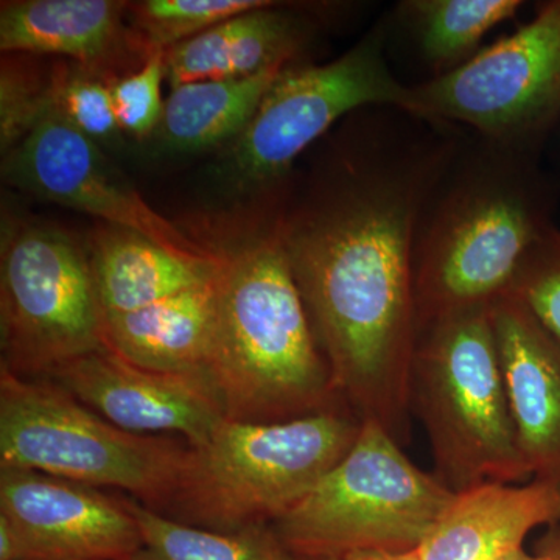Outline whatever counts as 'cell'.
I'll return each instance as SVG.
<instances>
[{
  "label": "cell",
  "instance_id": "ffe728a7",
  "mask_svg": "<svg viewBox=\"0 0 560 560\" xmlns=\"http://www.w3.org/2000/svg\"><path fill=\"white\" fill-rule=\"evenodd\" d=\"M525 5L522 0H400L385 20L390 35H400L436 79L470 61L485 36Z\"/></svg>",
  "mask_w": 560,
  "mask_h": 560
},
{
  "label": "cell",
  "instance_id": "52a82bcc",
  "mask_svg": "<svg viewBox=\"0 0 560 560\" xmlns=\"http://www.w3.org/2000/svg\"><path fill=\"white\" fill-rule=\"evenodd\" d=\"M455 495L419 469L381 423L363 420L345 458L272 528L294 558L411 551Z\"/></svg>",
  "mask_w": 560,
  "mask_h": 560
},
{
  "label": "cell",
  "instance_id": "44dd1931",
  "mask_svg": "<svg viewBox=\"0 0 560 560\" xmlns=\"http://www.w3.org/2000/svg\"><path fill=\"white\" fill-rule=\"evenodd\" d=\"M283 69L245 79L194 81L172 88L158 127L165 149L187 153L237 139Z\"/></svg>",
  "mask_w": 560,
  "mask_h": 560
},
{
  "label": "cell",
  "instance_id": "7c38bea8",
  "mask_svg": "<svg viewBox=\"0 0 560 560\" xmlns=\"http://www.w3.org/2000/svg\"><path fill=\"white\" fill-rule=\"evenodd\" d=\"M50 377L108 422L140 436L176 433L189 447H200L226 419L205 374L145 370L105 346Z\"/></svg>",
  "mask_w": 560,
  "mask_h": 560
},
{
  "label": "cell",
  "instance_id": "cb8c5ba5",
  "mask_svg": "<svg viewBox=\"0 0 560 560\" xmlns=\"http://www.w3.org/2000/svg\"><path fill=\"white\" fill-rule=\"evenodd\" d=\"M51 105L92 142L109 143L121 128L114 110L110 81L79 65H57L50 72Z\"/></svg>",
  "mask_w": 560,
  "mask_h": 560
},
{
  "label": "cell",
  "instance_id": "2e32d148",
  "mask_svg": "<svg viewBox=\"0 0 560 560\" xmlns=\"http://www.w3.org/2000/svg\"><path fill=\"white\" fill-rule=\"evenodd\" d=\"M316 32L318 22L307 11L272 2L165 50V80L172 90L194 81L245 79L287 68Z\"/></svg>",
  "mask_w": 560,
  "mask_h": 560
},
{
  "label": "cell",
  "instance_id": "f546056e",
  "mask_svg": "<svg viewBox=\"0 0 560 560\" xmlns=\"http://www.w3.org/2000/svg\"><path fill=\"white\" fill-rule=\"evenodd\" d=\"M338 560H423L419 548L411 551H355Z\"/></svg>",
  "mask_w": 560,
  "mask_h": 560
},
{
  "label": "cell",
  "instance_id": "603a6c76",
  "mask_svg": "<svg viewBox=\"0 0 560 560\" xmlns=\"http://www.w3.org/2000/svg\"><path fill=\"white\" fill-rule=\"evenodd\" d=\"M271 0H142L128 3L132 28L150 50H167Z\"/></svg>",
  "mask_w": 560,
  "mask_h": 560
},
{
  "label": "cell",
  "instance_id": "4316f807",
  "mask_svg": "<svg viewBox=\"0 0 560 560\" xmlns=\"http://www.w3.org/2000/svg\"><path fill=\"white\" fill-rule=\"evenodd\" d=\"M165 80V50L150 55L142 68L110 83L114 110L121 131L143 139L160 127L164 102L161 86Z\"/></svg>",
  "mask_w": 560,
  "mask_h": 560
},
{
  "label": "cell",
  "instance_id": "277c9868",
  "mask_svg": "<svg viewBox=\"0 0 560 560\" xmlns=\"http://www.w3.org/2000/svg\"><path fill=\"white\" fill-rule=\"evenodd\" d=\"M410 407L453 493L486 482L533 480L504 388L490 307L453 313L419 330Z\"/></svg>",
  "mask_w": 560,
  "mask_h": 560
},
{
  "label": "cell",
  "instance_id": "3957f363",
  "mask_svg": "<svg viewBox=\"0 0 560 560\" xmlns=\"http://www.w3.org/2000/svg\"><path fill=\"white\" fill-rule=\"evenodd\" d=\"M282 213L245 246L219 253L205 375L226 419L238 422L304 418L340 401L294 279Z\"/></svg>",
  "mask_w": 560,
  "mask_h": 560
},
{
  "label": "cell",
  "instance_id": "1f68e13d",
  "mask_svg": "<svg viewBox=\"0 0 560 560\" xmlns=\"http://www.w3.org/2000/svg\"><path fill=\"white\" fill-rule=\"evenodd\" d=\"M298 560H338L334 558H298Z\"/></svg>",
  "mask_w": 560,
  "mask_h": 560
},
{
  "label": "cell",
  "instance_id": "83f0119b",
  "mask_svg": "<svg viewBox=\"0 0 560 560\" xmlns=\"http://www.w3.org/2000/svg\"><path fill=\"white\" fill-rule=\"evenodd\" d=\"M0 560H33L27 537L5 515H0Z\"/></svg>",
  "mask_w": 560,
  "mask_h": 560
},
{
  "label": "cell",
  "instance_id": "8fae6325",
  "mask_svg": "<svg viewBox=\"0 0 560 560\" xmlns=\"http://www.w3.org/2000/svg\"><path fill=\"white\" fill-rule=\"evenodd\" d=\"M3 168L14 186L90 213L110 226L138 232L180 259L194 264L217 260V250L191 242L151 209L110 167L101 147L73 128L54 105L31 135L7 154Z\"/></svg>",
  "mask_w": 560,
  "mask_h": 560
},
{
  "label": "cell",
  "instance_id": "ba28073f",
  "mask_svg": "<svg viewBox=\"0 0 560 560\" xmlns=\"http://www.w3.org/2000/svg\"><path fill=\"white\" fill-rule=\"evenodd\" d=\"M415 116L540 156L560 124V0L447 75L412 84Z\"/></svg>",
  "mask_w": 560,
  "mask_h": 560
},
{
  "label": "cell",
  "instance_id": "7a4b0ae2",
  "mask_svg": "<svg viewBox=\"0 0 560 560\" xmlns=\"http://www.w3.org/2000/svg\"><path fill=\"white\" fill-rule=\"evenodd\" d=\"M559 180L540 156L467 136L420 215L415 243L418 327L490 307L510 293L555 228Z\"/></svg>",
  "mask_w": 560,
  "mask_h": 560
},
{
  "label": "cell",
  "instance_id": "4dcf8cb0",
  "mask_svg": "<svg viewBox=\"0 0 560 560\" xmlns=\"http://www.w3.org/2000/svg\"><path fill=\"white\" fill-rule=\"evenodd\" d=\"M490 560H537V558L534 556V552L526 551L523 545H521V547L510 548V550L500 552V555Z\"/></svg>",
  "mask_w": 560,
  "mask_h": 560
},
{
  "label": "cell",
  "instance_id": "30bf717a",
  "mask_svg": "<svg viewBox=\"0 0 560 560\" xmlns=\"http://www.w3.org/2000/svg\"><path fill=\"white\" fill-rule=\"evenodd\" d=\"M2 366L51 375L103 346V311L90 254L68 234L22 226L0 257Z\"/></svg>",
  "mask_w": 560,
  "mask_h": 560
},
{
  "label": "cell",
  "instance_id": "ac0fdd59",
  "mask_svg": "<svg viewBox=\"0 0 560 560\" xmlns=\"http://www.w3.org/2000/svg\"><path fill=\"white\" fill-rule=\"evenodd\" d=\"M215 323V276L139 311L103 315V345L132 364L205 374Z\"/></svg>",
  "mask_w": 560,
  "mask_h": 560
},
{
  "label": "cell",
  "instance_id": "d6986e66",
  "mask_svg": "<svg viewBox=\"0 0 560 560\" xmlns=\"http://www.w3.org/2000/svg\"><path fill=\"white\" fill-rule=\"evenodd\" d=\"M88 254L103 315L139 311L205 285L220 261L219 253L212 264L180 259L138 232L110 224L95 232Z\"/></svg>",
  "mask_w": 560,
  "mask_h": 560
},
{
  "label": "cell",
  "instance_id": "6da1fadb",
  "mask_svg": "<svg viewBox=\"0 0 560 560\" xmlns=\"http://www.w3.org/2000/svg\"><path fill=\"white\" fill-rule=\"evenodd\" d=\"M459 127L370 108L308 197L282 213L294 279L338 399L401 442L418 341L416 232L466 140Z\"/></svg>",
  "mask_w": 560,
  "mask_h": 560
},
{
  "label": "cell",
  "instance_id": "d4e9b609",
  "mask_svg": "<svg viewBox=\"0 0 560 560\" xmlns=\"http://www.w3.org/2000/svg\"><path fill=\"white\" fill-rule=\"evenodd\" d=\"M51 108V80L22 55H5L0 70V147L7 156Z\"/></svg>",
  "mask_w": 560,
  "mask_h": 560
},
{
  "label": "cell",
  "instance_id": "4fadbf2b",
  "mask_svg": "<svg viewBox=\"0 0 560 560\" xmlns=\"http://www.w3.org/2000/svg\"><path fill=\"white\" fill-rule=\"evenodd\" d=\"M0 515L27 537L33 560H130L142 547L127 501L36 470L0 469Z\"/></svg>",
  "mask_w": 560,
  "mask_h": 560
},
{
  "label": "cell",
  "instance_id": "5bb4252c",
  "mask_svg": "<svg viewBox=\"0 0 560 560\" xmlns=\"http://www.w3.org/2000/svg\"><path fill=\"white\" fill-rule=\"evenodd\" d=\"M490 319L523 458L534 480L560 482V345L510 293Z\"/></svg>",
  "mask_w": 560,
  "mask_h": 560
},
{
  "label": "cell",
  "instance_id": "9c48e42d",
  "mask_svg": "<svg viewBox=\"0 0 560 560\" xmlns=\"http://www.w3.org/2000/svg\"><path fill=\"white\" fill-rule=\"evenodd\" d=\"M388 50V24L382 18L337 60L287 66L235 139L231 160L238 178L253 187L279 183L349 114L394 108L415 116L411 86L394 75Z\"/></svg>",
  "mask_w": 560,
  "mask_h": 560
},
{
  "label": "cell",
  "instance_id": "9a60e30c",
  "mask_svg": "<svg viewBox=\"0 0 560 560\" xmlns=\"http://www.w3.org/2000/svg\"><path fill=\"white\" fill-rule=\"evenodd\" d=\"M117 0H16L0 9L3 55H57L110 81L142 68L150 55Z\"/></svg>",
  "mask_w": 560,
  "mask_h": 560
},
{
  "label": "cell",
  "instance_id": "e0dca14e",
  "mask_svg": "<svg viewBox=\"0 0 560 560\" xmlns=\"http://www.w3.org/2000/svg\"><path fill=\"white\" fill-rule=\"evenodd\" d=\"M560 522V482H486L456 493L419 547L423 560H490Z\"/></svg>",
  "mask_w": 560,
  "mask_h": 560
},
{
  "label": "cell",
  "instance_id": "d6a6232c",
  "mask_svg": "<svg viewBox=\"0 0 560 560\" xmlns=\"http://www.w3.org/2000/svg\"><path fill=\"white\" fill-rule=\"evenodd\" d=\"M555 136H558V150H559V158H560V124L558 127V130H556Z\"/></svg>",
  "mask_w": 560,
  "mask_h": 560
},
{
  "label": "cell",
  "instance_id": "7402d4cb",
  "mask_svg": "<svg viewBox=\"0 0 560 560\" xmlns=\"http://www.w3.org/2000/svg\"><path fill=\"white\" fill-rule=\"evenodd\" d=\"M127 504L142 536L130 560H298L272 525L213 530L172 521L136 501Z\"/></svg>",
  "mask_w": 560,
  "mask_h": 560
},
{
  "label": "cell",
  "instance_id": "8992f818",
  "mask_svg": "<svg viewBox=\"0 0 560 560\" xmlns=\"http://www.w3.org/2000/svg\"><path fill=\"white\" fill-rule=\"evenodd\" d=\"M189 445L108 422L57 382L0 368V469L36 470L91 488L173 504Z\"/></svg>",
  "mask_w": 560,
  "mask_h": 560
},
{
  "label": "cell",
  "instance_id": "5b68a950",
  "mask_svg": "<svg viewBox=\"0 0 560 560\" xmlns=\"http://www.w3.org/2000/svg\"><path fill=\"white\" fill-rule=\"evenodd\" d=\"M361 423L340 407L282 422L224 419L189 447L173 504L202 528L272 525L345 458Z\"/></svg>",
  "mask_w": 560,
  "mask_h": 560
},
{
  "label": "cell",
  "instance_id": "484cf974",
  "mask_svg": "<svg viewBox=\"0 0 560 560\" xmlns=\"http://www.w3.org/2000/svg\"><path fill=\"white\" fill-rule=\"evenodd\" d=\"M512 296L521 300L560 345V230L551 228L523 265Z\"/></svg>",
  "mask_w": 560,
  "mask_h": 560
},
{
  "label": "cell",
  "instance_id": "f1b7e54d",
  "mask_svg": "<svg viewBox=\"0 0 560 560\" xmlns=\"http://www.w3.org/2000/svg\"><path fill=\"white\" fill-rule=\"evenodd\" d=\"M537 560H560V522L547 526L534 548Z\"/></svg>",
  "mask_w": 560,
  "mask_h": 560
}]
</instances>
